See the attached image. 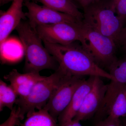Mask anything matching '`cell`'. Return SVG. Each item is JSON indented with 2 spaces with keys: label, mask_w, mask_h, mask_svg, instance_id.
Returning a JSON list of instances; mask_svg holds the SVG:
<instances>
[{
  "label": "cell",
  "mask_w": 126,
  "mask_h": 126,
  "mask_svg": "<svg viewBox=\"0 0 126 126\" xmlns=\"http://www.w3.org/2000/svg\"><path fill=\"white\" fill-rule=\"evenodd\" d=\"M14 0H0V5H3L10 1H12Z\"/></svg>",
  "instance_id": "cell-24"
},
{
  "label": "cell",
  "mask_w": 126,
  "mask_h": 126,
  "mask_svg": "<svg viewBox=\"0 0 126 126\" xmlns=\"http://www.w3.org/2000/svg\"><path fill=\"white\" fill-rule=\"evenodd\" d=\"M16 30L25 55V73H39L44 69H58V62L43 45V40L28 21H21Z\"/></svg>",
  "instance_id": "cell-2"
},
{
  "label": "cell",
  "mask_w": 126,
  "mask_h": 126,
  "mask_svg": "<svg viewBox=\"0 0 126 126\" xmlns=\"http://www.w3.org/2000/svg\"><path fill=\"white\" fill-rule=\"evenodd\" d=\"M112 2L117 16L125 23L126 20V0H117Z\"/></svg>",
  "instance_id": "cell-18"
},
{
  "label": "cell",
  "mask_w": 126,
  "mask_h": 126,
  "mask_svg": "<svg viewBox=\"0 0 126 126\" xmlns=\"http://www.w3.org/2000/svg\"><path fill=\"white\" fill-rule=\"evenodd\" d=\"M58 121L43 108L35 111L26 116L21 126H58Z\"/></svg>",
  "instance_id": "cell-15"
},
{
  "label": "cell",
  "mask_w": 126,
  "mask_h": 126,
  "mask_svg": "<svg viewBox=\"0 0 126 126\" xmlns=\"http://www.w3.org/2000/svg\"><path fill=\"white\" fill-rule=\"evenodd\" d=\"M28 11L25 14L31 26L34 29L38 26L61 23H77L82 22L68 14L57 11L45 6L40 5L29 1L25 2Z\"/></svg>",
  "instance_id": "cell-8"
},
{
  "label": "cell",
  "mask_w": 126,
  "mask_h": 126,
  "mask_svg": "<svg viewBox=\"0 0 126 126\" xmlns=\"http://www.w3.org/2000/svg\"><path fill=\"white\" fill-rule=\"evenodd\" d=\"M83 23L86 26L111 39L118 45L124 23L118 17L112 4L94 2L84 9Z\"/></svg>",
  "instance_id": "cell-3"
},
{
  "label": "cell",
  "mask_w": 126,
  "mask_h": 126,
  "mask_svg": "<svg viewBox=\"0 0 126 126\" xmlns=\"http://www.w3.org/2000/svg\"><path fill=\"white\" fill-rule=\"evenodd\" d=\"M82 39L80 43L84 49L101 67L109 68L116 60L117 45L114 41L85 25H81Z\"/></svg>",
  "instance_id": "cell-5"
},
{
  "label": "cell",
  "mask_w": 126,
  "mask_h": 126,
  "mask_svg": "<svg viewBox=\"0 0 126 126\" xmlns=\"http://www.w3.org/2000/svg\"><path fill=\"white\" fill-rule=\"evenodd\" d=\"M125 50H126V49H125Z\"/></svg>",
  "instance_id": "cell-28"
},
{
  "label": "cell",
  "mask_w": 126,
  "mask_h": 126,
  "mask_svg": "<svg viewBox=\"0 0 126 126\" xmlns=\"http://www.w3.org/2000/svg\"><path fill=\"white\" fill-rule=\"evenodd\" d=\"M44 43L58 62L59 68L65 74L83 77L89 75L114 80L109 72L97 64L82 45L74 43L67 45Z\"/></svg>",
  "instance_id": "cell-1"
},
{
  "label": "cell",
  "mask_w": 126,
  "mask_h": 126,
  "mask_svg": "<svg viewBox=\"0 0 126 126\" xmlns=\"http://www.w3.org/2000/svg\"><path fill=\"white\" fill-rule=\"evenodd\" d=\"M85 79L83 77L65 75L44 108L58 121L59 116L67 107L77 89Z\"/></svg>",
  "instance_id": "cell-7"
},
{
  "label": "cell",
  "mask_w": 126,
  "mask_h": 126,
  "mask_svg": "<svg viewBox=\"0 0 126 126\" xmlns=\"http://www.w3.org/2000/svg\"><path fill=\"white\" fill-rule=\"evenodd\" d=\"M122 122L123 126H126V118L123 119Z\"/></svg>",
  "instance_id": "cell-26"
},
{
  "label": "cell",
  "mask_w": 126,
  "mask_h": 126,
  "mask_svg": "<svg viewBox=\"0 0 126 126\" xmlns=\"http://www.w3.org/2000/svg\"><path fill=\"white\" fill-rule=\"evenodd\" d=\"M107 118L120 119L126 116V86L120 90L111 104Z\"/></svg>",
  "instance_id": "cell-16"
},
{
  "label": "cell",
  "mask_w": 126,
  "mask_h": 126,
  "mask_svg": "<svg viewBox=\"0 0 126 126\" xmlns=\"http://www.w3.org/2000/svg\"><path fill=\"white\" fill-rule=\"evenodd\" d=\"M44 5L57 11L68 14L82 21L83 14L71 0H36Z\"/></svg>",
  "instance_id": "cell-13"
},
{
  "label": "cell",
  "mask_w": 126,
  "mask_h": 126,
  "mask_svg": "<svg viewBox=\"0 0 126 126\" xmlns=\"http://www.w3.org/2000/svg\"><path fill=\"white\" fill-rule=\"evenodd\" d=\"M117 0H111L112 1H115Z\"/></svg>",
  "instance_id": "cell-27"
},
{
  "label": "cell",
  "mask_w": 126,
  "mask_h": 126,
  "mask_svg": "<svg viewBox=\"0 0 126 126\" xmlns=\"http://www.w3.org/2000/svg\"><path fill=\"white\" fill-rule=\"evenodd\" d=\"M24 0H14L6 11L1 12L0 16V44L5 43L12 32L16 29L21 20L25 18L23 11Z\"/></svg>",
  "instance_id": "cell-10"
},
{
  "label": "cell",
  "mask_w": 126,
  "mask_h": 126,
  "mask_svg": "<svg viewBox=\"0 0 126 126\" xmlns=\"http://www.w3.org/2000/svg\"><path fill=\"white\" fill-rule=\"evenodd\" d=\"M125 22H126V20ZM118 44H121L124 46L125 49H126V26H124L122 30L120 37H119Z\"/></svg>",
  "instance_id": "cell-21"
},
{
  "label": "cell",
  "mask_w": 126,
  "mask_h": 126,
  "mask_svg": "<svg viewBox=\"0 0 126 126\" xmlns=\"http://www.w3.org/2000/svg\"><path fill=\"white\" fill-rule=\"evenodd\" d=\"M44 77L40 75L39 73L29 72L22 74L16 69H13L4 78L10 82V85L19 98H24L29 94L35 84Z\"/></svg>",
  "instance_id": "cell-11"
},
{
  "label": "cell",
  "mask_w": 126,
  "mask_h": 126,
  "mask_svg": "<svg viewBox=\"0 0 126 126\" xmlns=\"http://www.w3.org/2000/svg\"><path fill=\"white\" fill-rule=\"evenodd\" d=\"M18 94L10 85H8L2 80H0V111L5 107L11 110L14 109L18 98Z\"/></svg>",
  "instance_id": "cell-17"
},
{
  "label": "cell",
  "mask_w": 126,
  "mask_h": 126,
  "mask_svg": "<svg viewBox=\"0 0 126 126\" xmlns=\"http://www.w3.org/2000/svg\"><path fill=\"white\" fill-rule=\"evenodd\" d=\"M108 69L109 73L114 79L110 83L112 89L117 91L126 86V56L122 59H117Z\"/></svg>",
  "instance_id": "cell-14"
},
{
  "label": "cell",
  "mask_w": 126,
  "mask_h": 126,
  "mask_svg": "<svg viewBox=\"0 0 126 126\" xmlns=\"http://www.w3.org/2000/svg\"><path fill=\"white\" fill-rule=\"evenodd\" d=\"M101 77H94L92 87L86 94L81 108L74 119L80 122L89 119L99 110L105 96L108 85Z\"/></svg>",
  "instance_id": "cell-9"
},
{
  "label": "cell",
  "mask_w": 126,
  "mask_h": 126,
  "mask_svg": "<svg viewBox=\"0 0 126 126\" xmlns=\"http://www.w3.org/2000/svg\"><path fill=\"white\" fill-rule=\"evenodd\" d=\"M95 126H123V125L120 119H112L107 117L99 121Z\"/></svg>",
  "instance_id": "cell-20"
},
{
  "label": "cell",
  "mask_w": 126,
  "mask_h": 126,
  "mask_svg": "<svg viewBox=\"0 0 126 126\" xmlns=\"http://www.w3.org/2000/svg\"><path fill=\"white\" fill-rule=\"evenodd\" d=\"M59 126H82L80 124V122L75 119L66 122Z\"/></svg>",
  "instance_id": "cell-23"
},
{
  "label": "cell",
  "mask_w": 126,
  "mask_h": 126,
  "mask_svg": "<svg viewBox=\"0 0 126 126\" xmlns=\"http://www.w3.org/2000/svg\"><path fill=\"white\" fill-rule=\"evenodd\" d=\"M20 121H16L14 122L12 125L11 126H18L19 124H20Z\"/></svg>",
  "instance_id": "cell-25"
},
{
  "label": "cell",
  "mask_w": 126,
  "mask_h": 126,
  "mask_svg": "<svg viewBox=\"0 0 126 126\" xmlns=\"http://www.w3.org/2000/svg\"><path fill=\"white\" fill-rule=\"evenodd\" d=\"M83 7L84 9L89 6L92 4L94 2H96L98 0H76Z\"/></svg>",
  "instance_id": "cell-22"
},
{
  "label": "cell",
  "mask_w": 126,
  "mask_h": 126,
  "mask_svg": "<svg viewBox=\"0 0 126 126\" xmlns=\"http://www.w3.org/2000/svg\"><path fill=\"white\" fill-rule=\"evenodd\" d=\"M82 22L40 25L34 29L43 43L67 45L82 39Z\"/></svg>",
  "instance_id": "cell-6"
},
{
  "label": "cell",
  "mask_w": 126,
  "mask_h": 126,
  "mask_svg": "<svg viewBox=\"0 0 126 126\" xmlns=\"http://www.w3.org/2000/svg\"><path fill=\"white\" fill-rule=\"evenodd\" d=\"M94 76H90L77 89L70 103L58 118L59 125L74 118L81 108L85 96L92 86Z\"/></svg>",
  "instance_id": "cell-12"
},
{
  "label": "cell",
  "mask_w": 126,
  "mask_h": 126,
  "mask_svg": "<svg viewBox=\"0 0 126 126\" xmlns=\"http://www.w3.org/2000/svg\"><path fill=\"white\" fill-rule=\"evenodd\" d=\"M60 69L48 77H45L39 81L29 94L24 98H18L16 104L19 110V117L23 120L26 116L44 108L53 93L65 75Z\"/></svg>",
  "instance_id": "cell-4"
},
{
  "label": "cell",
  "mask_w": 126,
  "mask_h": 126,
  "mask_svg": "<svg viewBox=\"0 0 126 126\" xmlns=\"http://www.w3.org/2000/svg\"><path fill=\"white\" fill-rule=\"evenodd\" d=\"M19 117V110L16 107L11 110L10 116L6 121L0 124V126H11L14 122L20 121Z\"/></svg>",
  "instance_id": "cell-19"
}]
</instances>
